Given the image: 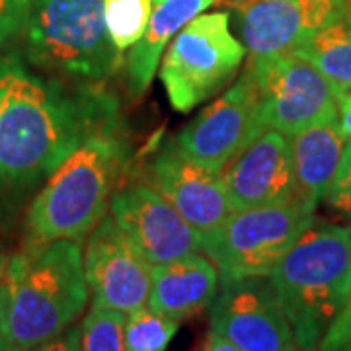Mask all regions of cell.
<instances>
[{
    "label": "cell",
    "instance_id": "cell-4",
    "mask_svg": "<svg viewBox=\"0 0 351 351\" xmlns=\"http://www.w3.org/2000/svg\"><path fill=\"white\" fill-rule=\"evenodd\" d=\"M127 164L119 127L101 131L76 147L49 174L32 201L27 228L36 244L80 240L106 217Z\"/></svg>",
    "mask_w": 351,
    "mask_h": 351
},
{
    "label": "cell",
    "instance_id": "cell-2",
    "mask_svg": "<svg viewBox=\"0 0 351 351\" xmlns=\"http://www.w3.org/2000/svg\"><path fill=\"white\" fill-rule=\"evenodd\" d=\"M90 289L80 240H55L10 258V302L2 332L12 351L61 336L84 313Z\"/></svg>",
    "mask_w": 351,
    "mask_h": 351
},
{
    "label": "cell",
    "instance_id": "cell-22",
    "mask_svg": "<svg viewBox=\"0 0 351 351\" xmlns=\"http://www.w3.org/2000/svg\"><path fill=\"white\" fill-rule=\"evenodd\" d=\"M127 314L94 306L80 322L82 351H125Z\"/></svg>",
    "mask_w": 351,
    "mask_h": 351
},
{
    "label": "cell",
    "instance_id": "cell-24",
    "mask_svg": "<svg viewBox=\"0 0 351 351\" xmlns=\"http://www.w3.org/2000/svg\"><path fill=\"white\" fill-rule=\"evenodd\" d=\"M328 203L339 213L351 215V141H348L341 154L338 172L328 193Z\"/></svg>",
    "mask_w": 351,
    "mask_h": 351
},
{
    "label": "cell",
    "instance_id": "cell-18",
    "mask_svg": "<svg viewBox=\"0 0 351 351\" xmlns=\"http://www.w3.org/2000/svg\"><path fill=\"white\" fill-rule=\"evenodd\" d=\"M215 2L219 0H154L149 25L127 57V75L133 96H141L151 86L164 51L176 34Z\"/></svg>",
    "mask_w": 351,
    "mask_h": 351
},
{
    "label": "cell",
    "instance_id": "cell-17",
    "mask_svg": "<svg viewBox=\"0 0 351 351\" xmlns=\"http://www.w3.org/2000/svg\"><path fill=\"white\" fill-rule=\"evenodd\" d=\"M289 145L297 182V197L316 207L322 199H328L346 149V137L339 129V121L336 119L308 127L289 137Z\"/></svg>",
    "mask_w": 351,
    "mask_h": 351
},
{
    "label": "cell",
    "instance_id": "cell-6",
    "mask_svg": "<svg viewBox=\"0 0 351 351\" xmlns=\"http://www.w3.org/2000/svg\"><path fill=\"white\" fill-rule=\"evenodd\" d=\"M314 205L301 197L234 211L203 232V252L219 269L221 285L267 277L302 232L314 223Z\"/></svg>",
    "mask_w": 351,
    "mask_h": 351
},
{
    "label": "cell",
    "instance_id": "cell-25",
    "mask_svg": "<svg viewBox=\"0 0 351 351\" xmlns=\"http://www.w3.org/2000/svg\"><path fill=\"white\" fill-rule=\"evenodd\" d=\"M32 0H0V45L25 27Z\"/></svg>",
    "mask_w": 351,
    "mask_h": 351
},
{
    "label": "cell",
    "instance_id": "cell-30",
    "mask_svg": "<svg viewBox=\"0 0 351 351\" xmlns=\"http://www.w3.org/2000/svg\"><path fill=\"white\" fill-rule=\"evenodd\" d=\"M14 63H16L14 59H2L0 57V100H2V94L6 90V82H8V76H10Z\"/></svg>",
    "mask_w": 351,
    "mask_h": 351
},
{
    "label": "cell",
    "instance_id": "cell-12",
    "mask_svg": "<svg viewBox=\"0 0 351 351\" xmlns=\"http://www.w3.org/2000/svg\"><path fill=\"white\" fill-rule=\"evenodd\" d=\"M211 332L244 351H301L267 277L221 285L211 304Z\"/></svg>",
    "mask_w": 351,
    "mask_h": 351
},
{
    "label": "cell",
    "instance_id": "cell-23",
    "mask_svg": "<svg viewBox=\"0 0 351 351\" xmlns=\"http://www.w3.org/2000/svg\"><path fill=\"white\" fill-rule=\"evenodd\" d=\"M316 351H351V283L348 297L332 320Z\"/></svg>",
    "mask_w": 351,
    "mask_h": 351
},
{
    "label": "cell",
    "instance_id": "cell-13",
    "mask_svg": "<svg viewBox=\"0 0 351 351\" xmlns=\"http://www.w3.org/2000/svg\"><path fill=\"white\" fill-rule=\"evenodd\" d=\"M244 47L252 55L293 53L348 0H232Z\"/></svg>",
    "mask_w": 351,
    "mask_h": 351
},
{
    "label": "cell",
    "instance_id": "cell-19",
    "mask_svg": "<svg viewBox=\"0 0 351 351\" xmlns=\"http://www.w3.org/2000/svg\"><path fill=\"white\" fill-rule=\"evenodd\" d=\"M293 55L311 63L328 80L336 101L351 94V10L346 4Z\"/></svg>",
    "mask_w": 351,
    "mask_h": 351
},
{
    "label": "cell",
    "instance_id": "cell-3",
    "mask_svg": "<svg viewBox=\"0 0 351 351\" xmlns=\"http://www.w3.org/2000/svg\"><path fill=\"white\" fill-rule=\"evenodd\" d=\"M301 351H316L348 297L351 226L313 223L267 276Z\"/></svg>",
    "mask_w": 351,
    "mask_h": 351
},
{
    "label": "cell",
    "instance_id": "cell-32",
    "mask_svg": "<svg viewBox=\"0 0 351 351\" xmlns=\"http://www.w3.org/2000/svg\"><path fill=\"white\" fill-rule=\"evenodd\" d=\"M348 6H350V10H351V0H348Z\"/></svg>",
    "mask_w": 351,
    "mask_h": 351
},
{
    "label": "cell",
    "instance_id": "cell-9",
    "mask_svg": "<svg viewBox=\"0 0 351 351\" xmlns=\"http://www.w3.org/2000/svg\"><path fill=\"white\" fill-rule=\"evenodd\" d=\"M265 131L258 90L244 71L221 98L193 117L174 138L195 162L223 172Z\"/></svg>",
    "mask_w": 351,
    "mask_h": 351
},
{
    "label": "cell",
    "instance_id": "cell-16",
    "mask_svg": "<svg viewBox=\"0 0 351 351\" xmlns=\"http://www.w3.org/2000/svg\"><path fill=\"white\" fill-rule=\"evenodd\" d=\"M221 287L219 269L207 254L193 252L174 262L154 265L149 308L184 320L213 304Z\"/></svg>",
    "mask_w": 351,
    "mask_h": 351
},
{
    "label": "cell",
    "instance_id": "cell-31",
    "mask_svg": "<svg viewBox=\"0 0 351 351\" xmlns=\"http://www.w3.org/2000/svg\"><path fill=\"white\" fill-rule=\"evenodd\" d=\"M0 351H12L10 350V343H8V339H6L4 332H2V328H0Z\"/></svg>",
    "mask_w": 351,
    "mask_h": 351
},
{
    "label": "cell",
    "instance_id": "cell-5",
    "mask_svg": "<svg viewBox=\"0 0 351 351\" xmlns=\"http://www.w3.org/2000/svg\"><path fill=\"white\" fill-rule=\"evenodd\" d=\"M27 55L61 75L104 80L121 64L104 20V0H32Z\"/></svg>",
    "mask_w": 351,
    "mask_h": 351
},
{
    "label": "cell",
    "instance_id": "cell-10",
    "mask_svg": "<svg viewBox=\"0 0 351 351\" xmlns=\"http://www.w3.org/2000/svg\"><path fill=\"white\" fill-rule=\"evenodd\" d=\"M82 262L94 306L123 314L149 306L154 267L127 239L112 215L90 230Z\"/></svg>",
    "mask_w": 351,
    "mask_h": 351
},
{
    "label": "cell",
    "instance_id": "cell-26",
    "mask_svg": "<svg viewBox=\"0 0 351 351\" xmlns=\"http://www.w3.org/2000/svg\"><path fill=\"white\" fill-rule=\"evenodd\" d=\"M29 351H82L80 346V326H73L64 330L61 336L49 339L45 343H41L38 348Z\"/></svg>",
    "mask_w": 351,
    "mask_h": 351
},
{
    "label": "cell",
    "instance_id": "cell-11",
    "mask_svg": "<svg viewBox=\"0 0 351 351\" xmlns=\"http://www.w3.org/2000/svg\"><path fill=\"white\" fill-rule=\"evenodd\" d=\"M110 213L152 267L203 250V232L189 225L154 186L131 184L117 189Z\"/></svg>",
    "mask_w": 351,
    "mask_h": 351
},
{
    "label": "cell",
    "instance_id": "cell-29",
    "mask_svg": "<svg viewBox=\"0 0 351 351\" xmlns=\"http://www.w3.org/2000/svg\"><path fill=\"white\" fill-rule=\"evenodd\" d=\"M205 351H244V350H240L239 346H234L232 341H228L226 338H223L221 334H217V332H211V330H209V336H207V341H205Z\"/></svg>",
    "mask_w": 351,
    "mask_h": 351
},
{
    "label": "cell",
    "instance_id": "cell-28",
    "mask_svg": "<svg viewBox=\"0 0 351 351\" xmlns=\"http://www.w3.org/2000/svg\"><path fill=\"white\" fill-rule=\"evenodd\" d=\"M338 121L343 137L351 141V94L338 100Z\"/></svg>",
    "mask_w": 351,
    "mask_h": 351
},
{
    "label": "cell",
    "instance_id": "cell-20",
    "mask_svg": "<svg viewBox=\"0 0 351 351\" xmlns=\"http://www.w3.org/2000/svg\"><path fill=\"white\" fill-rule=\"evenodd\" d=\"M152 8L154 0H104L106 27L117 49H131L143 38Z\"/></svg>",
    "mask_w": 351,
    "mask_h": 351
},
{
    "label": "cell",
    "instance_id": "cell-15",
    "mask_svg": "<svg viewBox=\"0 0 351 351\" xmlns=\"http://www.w3.org/2000/svg\"><path fill=\"white\" fill-rule=\"evenodd\" d=\"M232 211L277 205L297 197L289 137L267 129L221 172Z\"/></svg>",
    "mask_w": 351,
    "mask_h": 351
},
{
    "label": "cell",
    "instance_id": "cell-14",
    "mask_svg": "<svg viewBox=\"0 0 351 351\" xmlns=\"http://www.w3.org/2000/svg\"><path fill=\"white\" fill-rule=\"evenodd\" d=\"M154 188L199 232L219 226L232 211L221 172H213L182 151L172 137L152 158Z\"/></svg>",
    "mask_w": 351,
    "mask_h": 351
},
{
    "label": "cell",
    "instance_id": "cell-7",
    "mask_svg": "<svg viewBox=\"0 0 351 351\" xmlns=\"http://www.w3.org/2000/svg\"><path fill=\"white\" fill-rule=\"evenodd\" d=\"M246 57L244 43L232 36L228 14H199L166 47L160 80L176 112L188 113L225 88Z\"/></svg>",
    "mask_w": 351,
    "mask_h": 351
},
{
    "label": "cell",
    "instance_id": "cell-1",
    "mask_svg": "<svg viewBox=\"0 0 351 351\" xmlns=\"http://www.w3.org/2000/svg\"><path fill=\"white\" fill-rule=\"evenodd\" d=\"M119 127L117 104L96 88L64 92L14 63L0 100V180L49 176L86 138Z\"/></svg>",
    "mask_w": 351,
    "mask_h": 351
},
{
    "label": "cell",
    "instance_id": "cell-27",
    "mask_svg": "<svg viewBox=\"0 0 351 351\" xmlns=\"http://www.w3.org/2000/svg\"><path fill=\"white\" fill-rule=\"evenodd\" d=\"M10 302V258L0 256V324Z\"/></svg>",
    "mask_w": 351,
    "mask_h": 351
},
{
    "label": "cell",
    "instance_id": "cell-21",
    "mask_svg": "<svg viewBox=\"0 0 351 351\" xmlns=\"http://www.w3.org/2000/svg\"><path fill=\"white\" fill-rule=\"evenodd\" d=\"M180 328V320L168 318L145 306L127 314L125 351H166Z\"/></svg>",
    "mask_w": 351,
    "mask_h": 351
},
{
    "label": "cell",
    "instance_id": "cell-8",
    "mask_svg": "<svg viewBox=\"0 0 351 351\" xmlns=\"http://www.w3.org/2000/svg\"><path fill=\"white\" fill-rule=\"evenodd\" d=\"M244 71L258 90L267 129L293 137L338 119V101L328 80L301 57L252 55Z\"/></svg>",
    "mask_w": 351,
    "mask_h": 351
}]
</instances>
